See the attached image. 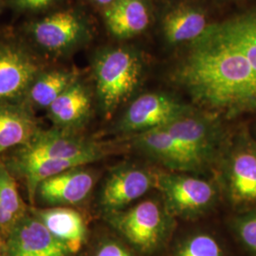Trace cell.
<instances>
[{"label": "cell", "mask_w": 256, "mask_h": 256, "mask_svg": "<svg viewBox=\"0 0 256 256\" xmlns=\"http://www.w3.org/2000/svg\"><path fill=\"white\" fill-rule=\"evenodd\" d=\"M173 78L212 112L232 117L256 111V74L224 22L191 42Z\"/></svg>", "instance_id": "1"}, {"label": "cell", "mask_w": 256, "mask_h": 256, "mask_svg": "<svg viewBox=\"0 0 256 256\" xmlns=\"http://www.w3.org/2000/svg\"><path fill=\"white\" fill-rule=\"evenodd\" d=\"M142 62L137 52L117 48L96 58L94 76L102 110L106 118L135 92L140 82Z\"/></svg>", "instance_id": "2"}, {"label": "cell", "mask_w": 256, "mask_h": 256, "mask_svg": "<svg viewBox=\"0 0 256 256\" xmlns=\"http://www.w3.org/2000/svg\"><path fill=\"white\" fill-rule=\"evenodd\" d=\"M104 153L101 144L76 136L66 129L58 128L38 131L34 137L16 151L10 167L14 171L44 162H77L88 165L99 160Z\"/></svg>", "instance_id": "3"}, {"label": "cell", "mask_w": 256, "mask_h": 256, "mask_svg": "<svg viewBox=\"0 0 256 256\" xmlns=\"http://www.w3.org/2000/svg\"><path fill=\"white\" fill-rule=\"evenodd\" d=\"M108 220L132 247L146 254L162 247L172 228L171 214L165 206L152 200L110 214Z\"/></svg>", "instance_id": "4"}, {"label": "cell", "mask_w": 256, "mask_h": 256, "mask_svg": "<svg viewBox=\"0 0 256 256\" xmlns=\"http://www.w3.org/2000/svg\"><path fill=\"white\" fill-rule=\"evenodd\" d=\"M156 187L164 198L167 212L180 218L196 216L209 210L218 198L214 184L186 174L156 173Z\"/></svg>", "instance_id": "5"}, {"label": "cell", "mask_w": 256, "mask_h": 256, "mask_svg": "<svg viewBox=\"0 0 256 256\" xmlns=\"http://www.w3.org/2000/svg\"><path fill=\"white\" fill-rule=\"evenodd\" d=\"M225 176L230 200L234 206H256V142L247 133H241L230 147Z\"/></svg>", "instance_id": "6"}, {"label": "cell", "mask_w": 256, "mask_h": 256, "mask_svg": "<svg viewBox=\"0 0 256 256\" xmlns=\"http://www.w3.org/2000/svg\"><path fill=\"white\" fill-rule=\"evenodd\" d=\"M192 111L190 106L169 95L147 93L130 104L120 122V129L124 132L142 133L162 128Z\"/></svg>", "instance_id": "7"}, {"label": "cell", "mask_w": 256, "mask_h": 256, "mask_svg": "<svg viewBox=\"0 0 256 256\" xmlns=\"http://www.w3.org/2000/svg\"><path fill=\"white\" fill-rule=\"evenodd\" d=\"M156 186V174L133 165L118 167L104 183L102 208L108 214L120 212Z\"/></svg>", "instance_id": "8"}, {"label": "cell", "mask_w": 256, "mask_h": 256, "mask_svg": "<svg viewBox=\"0 0 256 256\" xmlns=\"http://www.w3.org/2000/svg\"><path fill=\"white\" fill-rule=\"evenodd\" d=\"M8 252L10 256H68L70 254L32 214H27L10 230Z\"/></svg>", "instance_id": "9"}, {"label": "cell", "mask_w": 256, "mask_h": 256, "mask_svg": "<svg viewBox=\"0 0 256 256\" xmlns=\"http://www.w3.org/2000/svg\"><path fill=\"white\" fill-rule=\"evenodd\" d=\"M162 128L204 165L210 162L216 153L220 130L212 119L196 115L192 111Z\"/></svg>", "instance_id": "10"}, {"label": "cell", "mask_w": 256, "mask_h": 256, "mask_svg": "<svg viewBox=\"0 0 256 256\" xmlns=\"http://www.w3.org/2000/svg\"><path fill=\"white\" fill-rule=\"evenodd\" d=\"M136 146L174 171H198L205 165L165 128L138 133Z\"/></svg>", "instance_id": "11"}, {"label": "cell", "mask_w": 256, "mask_h": 256, "mask_svg": "<svg viewBox=\"0 0 256 256\" xmlns=\"http://www.w3.org/2000/svg\"><path fill=\"white\" fill-rule=\"evenodd\" d=\"M39 64L24 50L0 46V102L21 96L36 80Z\"/></svg>", "instance_id": "12"}, {"label": "cell", "mask_w": 256, "mask_h": 256, "mask_svg": "<svg viewBox=\"0 0 256 256\" xmlns=\"http://www.w3.org/2000/svg\"><path fill=\"white\" fill-rule=\"evenodd\" d=\"M77 167L55 174L38 185L36 194L50 205H74L84 200L95 184L90 170Z\"/></svg>", "instance_id": "13"}, {"label": "cell", "mask_w": 256, "mask_h": 256, "mask_svg": "<svg viewBox=\"0 0 256 256\" xmlns=\"http://www.w3.org/2000/svg\"><path fill=\"white\" fill-rule=\"evenodd\" d=\"M86 32L82 19L72 10L55 12L32 28L37 43L50 52H63L77 44Z\"/></svg>", "instance_id": "14"}, {"label": "cell", "mask_w": 256, "mask_h": 256, "mask_svg": "<svg viewBox=\"0 0 256 256\" xmlns=\"http://www.w3.org/2000/svg\"><path fill=\"white\" fill-rule=\"evenodd\" d=\"M70 252H77L86 240V227L77 210L66 207L34 209L32 212Z\"/></svg>", "instance_id": "15"}, {"label": "cell", "mask_w": 256, "mask_h": 256, "mask_svg": "<svg viewBox=\"0 0 256 256\" xmlns=\"http://www.w3.org/2000/svg\"><path fill=\"white\" fill-rule=\"evenodd\" d=\"M104 16L111 34L119 39L136 36L150 23L146 0H115L106 7Z\"/></svg>", "instance_id": "16"}, {"label": "cell", "mask_w": 256, "mask_h": 256, "mask_svg": "<svg viewBox=\"0 0 256 256\" xmlns=\"http://www.w3.org/2000/svg\"><path fill=\"white\" fill-rule=\"evenodd\" d=\"M203 10L192 5H180L166 14L162 22L165 38L172 44L194 41L208 28Z\"/></svg>", "instance_id": "17"}, {"label": "cell", "mask_w": 256, "mask_h": 256, "mask_svg": "<svg viewBox=\"0 0 256 256\" xmlns=\"http://www.w3.org/2000/svg\"><path fill=\"white\" fill-rule=\"evenodd\" d=\"M50 119L62 129H70L82 124L90 110V96L86 88L74 82L48 108Z\"/></svg>", "instance_id": "18"}, {"label": "cell", "mask_w": 256, "mask_h": 256, "mask_svg": "<svg viewBox=\"0 0 256 256\" xmlns=\"http://www.w3.org/2000/svg\"><path fill=\"white\" fill-rule=\"evenodd\" d=\"M38 131L28 111L0 102V154L10 148L25 146Z\"/></svg>", "instance_id": "19"}, {"label": "cell", "mask_w": 256, "mask_h": 256, "mask_svg": "<svg viewBox=\"0 0 256 256\" xmlns=\"http://www.w3.org/2000/svg\"><path fill=\"white\" fill-rule=\"evenodd\" d=\"M27 214L18 185L9 170L0 165V234H7Z\"/></svg>", "instance_id": "20"}, {"label": "cell", "mask_w": 256, "mask_h": 256, "mask_svg": "<svg viewBox=\"0 0 256 256\" xmlns=\"http://www.w3.org/2000/svg\"><path fill=\"white\" fill-rule=\"evenodd\" d=\"M75 82V75L66 70H52L39 76L30 88V98L39 108L52 104Z\"/></svg>", "instance_id": "21"}, {"label": "cell", "mask_w": 256, "mask_h": 256, "mask_svg": "<svg viewBox=\"0 0 256 256\" xmlns=\"http://www.w3.org/2000/svg\"><path fill=\"white\" fill-rule=\"evenodd\" d=\"M224 23L256 75V8Z\"/></svg>", "instance_id": "22"}, {"label": "cell", "mask_w": 256, "mask_h": 256, "mask_svg": "<svg viewBox=\"0 0 256 256\" xmlns=\"http://www.w3.org/2000/svg\"><path fill=\"white\" fill-rule=\"evenodd\" d=\"M172 256H225V254L216 238L198 232L185 238Z\"/></svg>", "instance_id": "23"}, {"label": "cell", "mask_w": 256, "mask_h": 256, "mask_svg": "<svg viewBox=\"0 0 256 256\" xmlns=\"http://www.w3.org/2000/svg\"><path fill=\"white\" fill-rule=\"evenodd\" d=\"M234 230L243 247L252 256H256V210L234 220Z\"/></svg>", "instance_id": "24"}, {"label": "cell", "mask_w": 256, "mask_h": 256, "mask_svg": "<svg viewBox=\"0 0 256 256\" xmlns=\"http://www.w3.org/2000/svg\"><path fill=\"white\" fill-rule=\"evenodd\" d=\"M95 256H137L119 242L108 240L102 243L96 250Z\"/></svg>", "instance_id": "25"}, {"label": "cell", "mask_w": 256, "mask_h": 256, "mask_svg": "<svg viewBox=\"0 0 256 256\" xmlns=\"http://www.w3.org/2000/svg\"><path fill=\"white\" fill-rule=\"evenodd\" d=\"M54 0H16L21 9L40 10L46 8Z\"/></svg>", "instance_id": "26"}, {"label": "cell", "mask_w": 256, "mask_h": 256, "mask_svg": "<svg viewBox=\"0 0 256 256\" xmlns=\"http://www.w3.org/2000/svg\"><path fill=\"white\" fill-rule=\"evenodd\" d=\"M94 3H96L97 5L100 6H110V4H112L115 0H92Z\"/></svg>", "instance_id": "27"}]
</instances>
